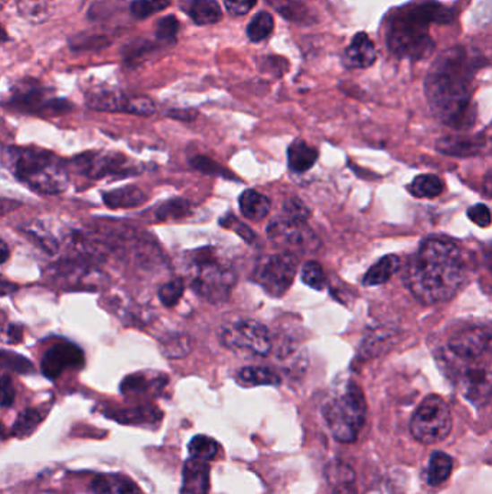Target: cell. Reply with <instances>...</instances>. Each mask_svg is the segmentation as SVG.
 I'll use <instances>...</instances> for the list:
<instances>
[{
    "mask_svg": "<svg viewBox=\"0 0 492 494\" xmlns=\"http://www.w3.org/2000/svg\"><path fill=\"white\" fill-rule=\"evenodd\" d=\"M481 56L456 45L442 52L425 80V93L433 115L455 129H467L475 122L472 106L474 80Z\"/></svg>",
    "mask_w": 492,
    "mask_h": 494,
    "instance_id": "obj_1",
    "label": "cell"
},
{
    "mask_svg": "<svg viewBox=\"0 0 492 494\" xmlns=\"http://www.w3.org/2000/svg\"><path fill=\"white\" fill-rule=\"evenodd\" d=\"M468 259L451 238H426L404 269L403 281L423 304L448 302L467 285Z\"/></svg>",
    "mask_w": 492,
    "mask_h": 494,
    "instance_id": "obj_2",
    "label": "cell"
},
{
    "mask_svg": "<svg viewBox=\"0 0 492 494\" xmlns=\"http://www.w3.org/2000/svg\"><path fill=\"white\" fill-rule=\"evenodd\" d=\"M448 9L435 0H418L396 9L385 22V42L399 58L422 60L433 51L432 23H451Z\"/></svg>",
    "mask_w": 492,
    "mask_h": 494,
    "instance_id": "obj_3",
    "label": "cell"
},
{
    "mask_svg": "<svg viewBox=\"0 0 492 494\" xmlns=\"http://www.w3.org/2000/svg\"><path fill=\"white\" fill-rule=\"evenodd\" d=\"M16 179L37 193H64L70 184L68 167L56 153L38 148H8L4 151Z\"/></svg>",
    "mask_w": 492,
    "mask_h": 494,
    "instance_id": "obj_4",
    "label": "cell"
},
{
    "mask_svg": "<svg viewBox=\"0 0 492 494\" xmlns=\"http://www.w3.org/2000/svg\"><path fill=\"white\" fill-rule=\"evenodd\" d=\"M367 403L356 382L345 383L323 408L324 420L333 438L350 444L358 438L366 422Z\"/></svg>",
    "mask_w": 492,
    "mask_h": 494,
    "instance_id": "obj_5",
    "label": "cell"
},
{
    "mask_svg": "<svg viewBox=\"0 0 492 494\" xmlns=\"http://www.w3.org/2000/svg\"><path fill=\"white\" fill-rule=\"evenodd\" d=\"M191 269V290L198 297L210 304H222L229 299L236 275L233 269L227 266L215 255L211 247L195 250L189 257Z\"/></svg>",
    "mask_w": 492,
    "mask_h": 494,
    "instance_id": "obj_6",
    "label": "cell"
},
{
    "mask_svg": "<svg viewBox=\"0 0 492 494\" xmlns=\"http://www.w3.org/2000/svg\"><path fill=\"white\" fill-rule=\"evenodd\" d=\"M444 363L449 377L470 403L481 406L492 401V356L459 359L444 354Z\"/></svg>",
    "mask_w": 492,
    "mask_h": 494,
    "instance_id": "obj_7",
    "label": "cell"
},
{
    "mask_svg": "<svg viewBox=\"0 0 492 494\" xmlns=\"http://www.w3.org/2000/svg\"><path fill=\"white\" fill-rule=\"evenodd\" d=\"M452 431V413L448 403L436 394L423 399L410 420V432L416 441L433 446L448 438Z\"/></svg>",
    "mask_w": 492,
    "mask_h": 494,
    "instance_id": "obj_8",
    "label": "cell"
},
{
    "mask_svg": "<svg viewBox=\"0 0 492 494\" xmlns=\"http://www.w3.org/2000/svg\"><path fill=\"white\" fill-rule=\"evenodd\" d=\"M299 268V259L295 253L281 252L262 257L253 269V279L262 286L266 294L281 298L292 286Z\"/></svg>",
    "mask_w": 492,
    "mask_h": 494,
    "instance_id": "obj_9",
    "label": "cell"
},
{
    "mask_svg": "<svg viewBox=\"0 0 492 494\" xmlns=\"http://www.w3.org/2000/svg\"><path fill=\"white\" fill-rule=\"evenodd\" d=\"M220 342L227 349L248 351L259 357L269 356L273 349V338L269 328L250 318L226 324L220 333Z\"/></svg>",
    "mask_w": 492,
    "mask_h": 494,
    "instance_id": "obj_10",
    "label": "cell"
},
{
    "mask_svg": "<svg viewBox=\"0 0 492 494\" xmlns=\"http://www.w3.org/2000/svg\"><path fill=\"white\" fill-rule=\"evenodd\" d=\"M73 164L80 174L93 179H103L108 177L122 179L143 172L142 164H137L127 156L116 152L82 153L74 158Z\"/></svg>",
    "mask_w": 492,
    "mask_h": 494,
    "instance_id": "obj_11",
    "label": "cell"
},
{
    "mask_svg": "<svg viewBox=\"0 0 492 494\" xmlns=\"http://www.w3.org/2000/svg\"><path fill=\"white\" fill-rule=\"evenodd\" d=\"M267 236L279 249L295 255L315 252L319 246L318 238L309 229L306 221L288 219L285 216L272 220L267 227Z\"/></svg>",
    "mask_w": 492,
    "mask_h": 494,
    "instance_id": "obj_12",
    "label": "cell"
},
{
    "mask_svg": "<svg viewBox=\"0 0 492 494\" xmlns=\"http://www.w3.org/2000/svg\"><path fill=\"white\" fill-rule=\"evenodd\" d=\"M87 104L100 112H123L137 116H152L156 112L155 103L151 99L127 97L113 90L91 91L87 96Z\"/></svg>",
    "mask_w": 492,
    "mask_h": 494,
    "instance_id": "obj_13",
    "label": "cell"
},
{
    "mask_svg": "<svg viewBox=\"0 0 492 494\" xmlns=\"http://www.w3.org/2000/svg\"><path fill=\"white\" fill-rule=\"evenodd\" d=\"M84 353L73 342H60L45 351L41 361L42 375L49 380H56L67 370L84 368Z\"/></svg>",
    "mask_w": 492,
    "mask_h": 494,
    "instance_id": "obj_14",
    "label": "cell"
},
{
    "mask_svg": "<svg viewBox=\"0 0 492 494\" xmlns=\"http://www.w3.org/2000/svg\"><path fill=\"white\" fill-rule=\"evenodd\" d=\"M448 351L459 359L492 356V328L472 327L451 338Z\"/></svg>",
    "mask_w": 492,
    "mask_h": 494,
    "instance_id": "obj_15",
    "label": "cell"
},
{
    "mask_svg": "<svg viewBox=\"0 0 492 494\" xmlns=\"http://www.w3.org/2000/svg\"><path fill=\"white\" fill-rule=\"evenodd\" d=\"M13 103L22 110H30V112L61 113L70 108V104L65 100L45 99L44 90L35 86H22L15 90Z\"/></svg>",
    "mask_w": 492,
    "mask_h": 494,
    "instance_id": "obj_16",
    "label": "cell"
},
{
    "mask_svg": "<svg viewBox=\"0 0 492 494\" xmlns=\"http://www.w3.org/2000/svg\"><path fill=\"white\" fill-rule=\"evenodd\" d=\"M377 60V49L366 32H358L342 54V64L349 70L368 68Z\"/></svg>",
    "mask_w": 492,
    "mask_h": 494,
    "instance_id": "obj_17",
    "label": "cell"
},
{
    "mask_svg": "<svg viewBox=\"0 0 492 494\" xmlns=\"http://www.w3.org/2000/svg\"><path fill=\"white\" fill-rule=\"evenodd\" d=\"M210 465L208 461L191 457L186 461L182 472L181 494H208Z\"/></svg>",
    "mask_w": 492,
    "mask_h": 494,
    "instance_id": "obj_18",
    "label": "cell"
},
{
    "mask_svg": "<svg viewBox=\"0 0 492 494\" xmlns=\"http://www.w3.org/2000/svg\"><path fill=\"white\" fill-rule=\"evenodd\" d=\"M487 145L482 136H446L437 142L439 152L449 156H475L481 152Z\"/></svg>",
    "mask_w": 492,
    "mask_h": 494,
    "instance_id": "obj_19",
    "label": "cell"
},
{
    "mask_svg": "<svg viewBox=\"0 0 492 494\" xmlns=\"http://www.w3.org/2000/svg\"><path fill=\"white\" fill-rule=\"evenodd\" d=\"M168 377L163 375L149 376L148 373H134L123 379L120 390L126 396L160 392L167 385Z\"/></svg>",
    "mask_w": 492,
    "mask_h": 494,
    "instance_id": "obj_20",
    "label": "cell"
},
{
    "mask_svg": "<svg viewBox=\"0 0 492 494\" xmlns=\"http://www.w3.org/2000/svg\"><path fill=\"white\" fill-rule=\"evenodd\" d=\"M94 494H142L134 480L123 474H100L91 481Z\"/></svg>",
    "mask_w": 492,
    "mask_h": 494,
    "instance_id": "obj_21",
    "label": "cell"
},
{
    "mask_svg": "<svg viewBox=\"0 0 492 494\" xmlns=\"http://www.w3.org/2000/svg\"><path fill=\"white\" fill-rule=\"evenodd\" d=\"M318 149L307 145L302 139L293 141L288 149V164L290 171L302 174L306 172L316 164L318 160Z\"/></svg>",
    "mask_w": 492,
    "mask_h": 494,
    "instance_id": "obj_22",
    "label": "cell"
},
{
    "mask_svg": "<svg viewBox=\"0 0 492 494\" xmlns=\"http://www.w3.org/2000/svg\"><path fill=\"white\" fill-rule=\"evenodd\" d=\"M238 205L243 216L252 221H262L271 212L272 203L264 194L255 190H246L238 198Z\"/></svg>",
    "mask_w": 492,
    "mask_h": 494,
    "instance_id": "obj_23",
    "label": "cell"
},
{
    "mask_svg": "<svg viewBox=\"0 0 492 494\" xmlns=\"http://www.w3.org/2000/svg\"><path fill=\"white\" fill-rule=\"evenodd\" d=\"M331 484L330 494H358L356 487V472L345 463H335L326 470Z\"/></svg>",
    "mask_w": 492,
    "mask_h": 494,
    "instance_id": "obj_24",
    "label": "cell"
},
{
    "mask_svg": "<svg viewBox=\"0 0 492 494\" xmlns=\"http://www.w3.org/2000/svg\"><path fill=\"white\" fill-rule=\"evenodd\" d=\"M148 195L136 186H123L103 194V203L108 208H134L143 204Z\"/></svg>",
    "mask_w": 492,
    "mask_h": 494,
    "instance_id": "obj_25",
    "label": "cell"
},
{
    "mask_svg": "<svg viewBox=\"0 0 492 494\" xmlns=\"http://www.w3.org/2000/svg\"><path fill=\"white\" fill-rule=\"evenodd\" d=\"M400 269V257L396 255H387L374 264L363 278L364 286H377L387 282L396 275Z\"/></svg>",
    "mask_w": 492,
    "mask_h": 494,
    "instance_id": "obj_26",
    "label": "cell"
},
{
    "mask_svg": "<svg viewBox=\"0 0 492 494\" xmlns=\"http://www.w3.org/2000/svg\"><path fill=\"white\" fill-rule=\"evenodd\" d=\"M186 13L196 25H212L222 18L217 0H191L186 4Z\"/></svg>",
    "mask_w": 492,
    "mask_h": 494,
    "instance_id": "obj_27",
    "label": "cell"
},
{
    "mask_svg": "<svg viewBox=\"0 0 492 494\" xmlns=\"http://www.w3.org/2000/svg\"><path fill=\"white\" fill-rule=\"evenodd\" d=\"M237 379L241 385L247 386H278L281 385V376L269 368L250 366L238 370Z\"/></svg>",
    "mask_w": 492,
    "mask_h": 494,
    "instance_id": "obj_28",
    "label": "cell"
},
{
    "mask_svg": "<svg viewBox=\"0 0 492 494\" xmlns=\"http://www.w3.org/2000/svg\"><path fill=\"white\" fill-rule=\"evenodd\" d=\"M452 470H453V460L451 455L436 451L430 455L429 464L426 468V481L430 486H439L449 479Z\"/></svg>",
    "mask_w": 492,
    "mask_h": 494,
    "instance_id": "obj_29",
    "label": "cell"
},
{
    "mask_svg": "<svg viewBox=\"0 0 492 494\" xmlns=\"http://www.w3.org/2000/svg\"><path fill=\"white\" fill-rule=\"evenodd\" d=\"M110 418L119 420L122 424L151 425L158 424L160 420V412L152 406H139L134 409H123L111 413Z\"/></svg>",
    "mask_w": 492,
    "mask_h": 494,
    "instance_id": "obj_30",
    "label": "cell"
},
{
    "mask_svg": "<svg viewBox=\"0 0 492 494\" xmlns=\"http://www.w3.org/2000/svg\"><path fill=\"white\" fill-rule=\"evenodd\" d=\"M193 349V338L189 335L170 333L160 338V351L167 359H184Z\"/></svg>",
    "mask_w": 492,
    "mask_h": 494,
    "instance_id": "obj_31",
    "label": "cell"
},
{
    "mask_svg": "<svg viewBox=\"0 0 492 494\" xmlns=\"http://www.w3.org/2000/svg\"><path fill=\"white\" fill-rule=\"evenodd\" d=\"M408 188L413 197L436 198L444 193L445 184L437 175L423 174L418 175Z\"/></svg>",
    "mask_w": 492,
    "mask_h": 494,
    "instance_id": "obj_32",
    "label": "cell"
},
{
    "mask_svg": "<svg viewBox=\"0 0 492 494\" xmlns=\"http://www.w3.org/2000/svg\"><path fill=\"white\" fill-rule=\"evenodd\" d=\"M193 212V204L184 198H172L160 204L155 210L156 221H172V220H181L189 216Z\"/></svg>",
    "mask_w": 492,
    "mask_h": 494,
    "instance_id": "obj_33",
    "label": "cell"
},
{
    "mask_svg": "<svg viewBox=\"0 0 492 494\" xmlns=\"http://www.w3.org/2000/svg\"><path fill=\"white\" fill-rule=\"evenodd\" d=\"M267 4L290 22L304 23L311 19L309 9L299 0H267Z\"/></svg>",
    "mask_w": 492,
    "mask_h": 494,
    "instance_id": "obj_34",
    "label": "cell"
},
{
    "mask_svg": "<svg viewBox=\"0 0 492 494\" xmlns=\"http://www.w3.org/2000/svg\"><path fill=\"white\" fill-rule=\"evenodd\" d=\"M44 418V412H41L39 409H25L16 418L15 424L12 428V435L18 437V438H25V437L35 431V428L41 424Z\"/></svg>",
    "mask_w": 492,
    "mask_h": 494,
    "instance_id": "obj_35",
    "label": "cell"
},
{
    "mask_svg": "<svg viewBox=\"0 0 492 494\" xmlns=\"http://www.w3.org/2000/svg\"><path fill=\"white\" fill-rule=\"evenodd\" d=\"M23 231H25L26 236L32 238L35 245H37L38 247H41L45 253H48V255H56L58 250H60V243H58V240H56L42 224L32 223L30 226H25L23 227Z\"/></svg>",
    "mask_w": 492,
    "mask_h": 494,
    "instance_id": "obj_36",
    "label": "cell"
},
{
    "mask_svg": "<svg viewBox=\"0 0 492 494\" xmlns=\"http://www.w3.org/2000/svg\"><path fill=\"white\" fill-rule=\"evenodd\" d=\"M274 19L269 12H259L247 26V37L252 42H262L273 32Z\"/></svg>",
    "mask_w": 492,
    "mask_h": 494,
    "instance_id": "obj_37",
    "label": "cell"
},
{
    "mask_svg": "<svg viewBox=\"0 0 492 494\" xmlns=\"http://www.w3.org/2000/svg\"><path fill=\"white\" fill-rule=\"evenodd\" d=\"M19 15L30 23H42L48 19L49 8L45 0H16Z\"/></svg>",
    "mask_w": 492,
    "mask_h": 494,
    "instance_id": "obj_38",
    "label": "cell"
},
{
    "mask_svg": "<svg viewBox=\"0 0 492 494\" xmlns=\"http://www.w3.org/2000/svg\"><path fill=\"white\" fill-rule=\"evenodd\" d=\"M220 446L215 439L207 435H196L188 444L189 455L200 460L210 461L217 455Z\"/></svg>",
    "mask_w": 492,
    "mask_h": 494,
    "instance_id": "obj_39",
    "label": "cell"
},
{
    "mask_svg": "<svg viewBox=\"0 0 492 494\" xmlns=\"http://www.w3.org/2000/svg\"><path fill=\"white\" fill-rule=\"evenodd\" d=\"M300 278L305 285L315 290H323L326 286L325 272H324L323 266L315 260H309L302 266Z\"/></svg>",
    "mask_w": 492,
    "mask_h": 494,
    "instance_id": "obj_40",
    "label": "cell"
},
{
    "mask_svg": "<svg viewBox=\"0 0 492 494\" xmlns=\"http://www.w3.org/2000/svg\"><path fill=\"white\" fill-rule=\"evenodd\" d=\"M169 4V0H134V4H130V13L134 19L143 21L167 9Z\"/></svg>",
    "mask_w": 492,
    "mask_h": 494,
    "instance_id": "obj_41",
    "label": "cell"
},
{
    "mask_svg": "<svg viewBox=\"0 0 492 494\" xmlns=\"http://www.w3.org/2000/svg\"><path fill=\"white\" fill-rule=\"evenodd\" d=\"M184 290H186L184 281L181 278H175L169 281V282L165 283V285L160 286L158 297H160V301L162 302V305L170 308V307H175V305L181 301Z\"/></svg>",
    "mask_w": 492,
    "mask_h": 494,
    "instance_id": "obj_42",
    "label": "cell"
},
{
    "mask_svg": "<svg viewBox=\"0 0 492 494\" xmlns=\"http://www.w3.org/2000/svg\"><path fill=\"white\" fill-rule=\"evenodd\" d=\"M2 366L19 375H30L35 372L34 364L30 363V360L8 350H2Z\"/></svg>",
    "mask_w": 492,
    "mask_h": 494,
    "instance_id": "obj_43",
    "label": "cell"
},
{
    "mask_svg": "<svg viewBox=\"0 0 492 494\" xmlns=\"http://www.w3.org/2000/svg\"><path fill=\"white\" fill-rule=\"evenodd\" d=\"M189 164L196 171L203 172V174L212 175V177H226L227 179H234L233 174H229L227 169L217 164L215 160H210L204 155H195L193 160H189Z\"/></svg>",
    "mask_w": 492,
    "mask_h": 494,
    "instance_id": "obj_44",
    "label": "cell"
},
{
    "mask_svg": "<svg viewBox=\"0 0 492 494\" xmlns=\"http://www.w3.org/2000/svg\"><path fill=\"white\" fill-rule=\"evenodd\" d=\"M220 224L222 227H226V229H229V230H233L234 233H237L248 245H255L257 243V236H255V231L250 227L241 223L240 220L234 216V214H227V216L220 219Z\"/></svg>",
    "mask_w": 492,
    "mask_h": 494,
    "instance_id": "obj_45",
    "label": "cell"
},
{
    "mask_svg": "<svg viewBox=\"0 0 492 494\" xmlns=\"http://www.w3.org/2000/svg\"><path fill=\"white\" fill-rule=\"evenodd\" d=\"M178 30V19L175 18V16H165L156 25V37L160 41L172 42L175 41Z\"/></svg>",
    "mask_w": 492,
    "mask_h": 494,
    "instance_id": "obj_46",
    "label": "cell"
},
{
    "mask_svg": "<svg viewBox=\"0 0 492 494\" xmlns=\"http://www.w3.org/2000/svg\"><path fill=\"white\" fill-rule=\"evenodd\" d=\"M281 216L288 217V219L299 220V221H307L311 212L307 210L306 205L298 198H290L283 204V210H281Z\"/></svg>",
    "mask_w": 492,
    "mask_h": 494,
    "instance_id": "obj_47",
    "label": "cell"
},
{
    "mask_svg": "<svg viewBox=\"0 0 492 494\" xmlns=\"http://www.w3.org/2000/svg\"><path fill=\"white\" fill-rule=\"evenodd\" d=\"M468 217L479 227H488L492 223L491 210L485 204H475L468 208Z\"/></svg>",
    "mask_w": 492,
    "mask_h": 494,
    "instance_id": "obj_48",
    "label": "cell"
},
{
    "mask_svg": "<svg viewBox=\"0 0 492 494\" xmlns=\"http://www.w3.org/2000/svg\"><path fill=\"white\" fill-rule=\"evenodd\" d=\"M257 0H224L227 11L233 16H243L255 8Z\"/></svg>",
    "mask_w": 492,
    "mask_h": 494,
    "instance_id": "obj_49",
    "label": "cell"
},
{
    "mask_svg": "<svg viewBox=\"0 0 492 494\" xmlns=\"http://www.w3.org/2000/svg\"><path fill=\"white\" fill-rule=\"evenodd\" d=\"M15 402V387L8 375L2 376V406L9 408Z\"/></svg>",
    "mask_w": 492,
    "mask_h": 494,
    "instance_id": "obj_50",
    "label": "cell"
},
{
    "mask_svg": "<svg viewBox=\"0 0 492 494\" xmlns=\"http://www.w3.org/2000/svg\"><path fill=\"white\" fill-rule=\"evenodd\" d=\"M198 113L194 112V110H172L169 113L170 117H175V119L186 120V122H191V120L195 119Z\"/></svg>",
    "mask_w": 492,
    "mask_h": 494,
    "instance_id": "obj_51",
    "label": "cell"
},
{
    "mask_svg": "<svg viewBox=\"0 0 492 494\" xmlns=\"http://www.w3.org/2000/svg\"><path fill=\"white\" fill-rule=\"evenodd\" d=\"M9 342H19V340H22V328L18 325H11L8 328Z\"/></svg>",
    "mask_w": 492,
    "mask_h": 494,
    "instance_id": "obj_52",
    "label": "cell"
},
{
    "mask_svg": "<svg viewBox=\"0 0 492 494\" xmlns=\"http://www.w3.org/2000/svg\"><path fill=\"white\" fill-rule=\"evenodd\" d=\"M484 190L488 197H492V174H489L488 177L485 178Z\"/></svg>",
    "mask_w": 492,
    "mask_h": 494,
    "instance_id": "obj_53",
    "label": "cell"
},
{
    "mask_svg": "<svg viewBox=\"0 0 492 494\" xmlns=\"http://www.w3.org/2000/svg\"><path fill=\"white\" fill-rule=\"evenodd\" d=\"M9 257V247L6 243L2 242V255H0V259H2V264H4Z\"/></svg>",
    "mask_w": 492,
    "mask_h": 494,
    "instance_id": "obj_54",
    "label": "cell"
},
{
    "mask_svg": "<svg viewBox=\"0 0 492 494\" xmlns=\"http://www.w3.org/2000/svg\"><path fill=\"white\" fill-rule=\"evenodd\" d=\"M489 268H491V272H492V250H491V255H489Z\"/></svg>",
    "mask_w": 492,
    "mask_h": 494,
    "instance_id": "obj_55",
    "label": "cell"
}]
</instances>
